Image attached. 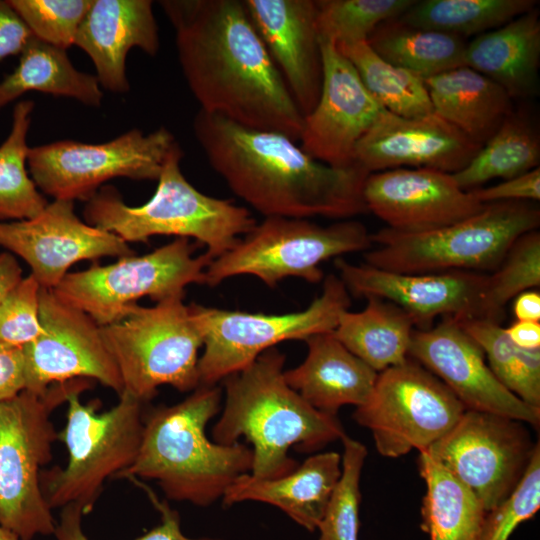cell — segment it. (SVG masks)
Listing matches in <instances>:
<instances>
[{"instance_id":"obj_1","label":"cell","mask_w":540,"mask_h":540,"mask_svg":"<svg viewBox=\"0 0 540 540\" xmlns=\"http://www.w3.org/2000/svg\"><path fill=\"white\" fill-rule=\"evenodd\" d=\"M179 63L200 110L299 140L304 116L244 1L164 0Z\"/></svg>"},{"instance_id":"obj_2","label":"cell","mask_w":540,"mask_h":540,"mask_svg":"<svg viewBox=\"0 0 540 540\" xmlns=\"http://www.w3.org/2000/svg\"><path fill=\"white\" fill-rule=\"evenodd\" d=\"M196 140L230 190L265 217L349 219L368 212L358 164L338 168L314 159L290 137L247 128L199 110Z\"/></svg>"},{"instance_id":"obj_3","label":"cell","mask_w":540,"mask_h":540,"mask_svg":"<svg viewBox=\"0 0 540 540\" xmlns=\"http://www.w3.org/2000/svg\"><path fill=\"white\" fill-rule=\"evenodd\" d=\"M284 364L285 355L273 347L223 379L225 404L213 441L230 445L245 437L253 446L249 473L257 478H278L295 469L292 447L312 452L345 435L336 416L316 410L287 384Z\"/></svg>"},{"instance_id":"obj_4","label":"cell","mask_w":540,"mask_h":540,"mask_svg":"<svg viewBox=\"0 0 540 540\" xmlns=\"http://www.w3.org/2000/svg\"><path fill=\"white\" fill-rule=\"evenodd\" d=\"M220 403L219 387L199 385L185 400L153 409L144 417L135 460L116 478L156 480L168 499L197 506L222 498L237 477L251 471L253 451L207 437Z\"/></svg>"},{"instance_id":"obj_5","label":"cell","mask_w":540,"mask_h":540,"mask_svg":"<svg viewBox=\"0 0 540 540\" xmlns=\"http://www.w3.org/2000/svg\"><path fill=\"white\" fill-rule=\"evenodd\" d=\"M178 146L167 158L153 196L140 206L127 205L116 188L99 189L84 208L87 223L109 231L126 243L148 242L156 235L194 238L215 259L257 224L250 211L231 200L197 190L183 175Z\"/></svg>"},{"instance_id":"obj_6","label":"cell","mask_w":540,"mask_h":540,"mask_svg":"<svg viewBox=\"0 0 540 540\" xmlns=\"http://www.w3.org/2000/svg\"><path fill=\"white\" fill-rule=\"evenodd\" d=\"M539 225L540 211L533 202L488 203L478 213L434 230L383 228L371 234L377 245L365 253V264L410 274L493 272L515 240Z\"/></svg>"},{"instance_id":"obj_7","label":"cell","mask_w":540,"mask_h":540,"mask_svg":"<svg viewBox=\"0 0 540 540\" xmlns=\"http://www.w3.org/2000/svg\"><path fill=\"white\" fill-rule=\"evenodd\" d=\"M91 386L92 380L78 378L53 384L43 394L23 390L0 403V525L20 540L55 533L41 484V468L57 440L50 414L72 393Z\"/></svg>"},{"instance_id":"obj_8","label":"cell","mask_w":540,"mask_h":540,"mask_svg":"<svg viewBox=\"0 0 540 540\" xmlns=\"http://www.w3.org/2000/svg\"><path fill=\"white\" fill-rule=\"evenodd\" d=\"M183 299L184 295L175 296L151 307L136 304L121 320L101 327L121 377L122 393L144 403L162 385L180 392L199 386L198 351L203 337Z\"/></svg>"},{"instance_id":"obj_9","label":"cell","mask_w":540,"mask_h":540,"mask_svg":"<svg viewBox=\"0 0 540 540\" xmlns=\"http://www.w3.org/2000/svg\"><path fill=\"white\" fill-rule=\"evenodd\" d=\"M82 392L68 399L66 424L57 432L68 460L64 468L41 473V484L50 508L77 504L90 512L104 482L117 477L135 460L141 443L143 403L127 393L111 409L97 413L95 402L83 404Z\"/></svg>"},{"instance_id":"obj_10","label":"cell","mask_w":540,"mask_h":540,"mask_svg":"<svg viewBox=\"0 0 540 540\" xmlns=\"http://www.w3.org/2000/svg\"><path fill=\"white\" fill-rule=\"evenodd\" d=\"M373 244L361 222L342 220L322 226L304 218L265 217L205 270L204 285L215 287L237 275H252L268 287L288 277L309 283L324 278L320 264Z\"/></svg>"},{"instance_id":"obj_11","label":"cell","mask_w":540,"mask_h":540,"mask_svg":"<svg viewBox=\"0 0 540 540\" xmlns=\"http://www.w3.org/2000/svg\"><path fill=\"white\" fill-rule=\"evenodd\" d=\"M350 305V293L334 274L324 277L321 295L297 312L264 314L189 305L203 337L199 385H216L280 342L305 341L333 331Z\"/></svg>"},{"instance_id":"obj_12","label":"cell","mask_w":540,"mask_h":540,"mask_svg":"<svg viewBox=\"0 0 540 540\" xmlns=\"http://www.w3.org/2000/svg\"><path fill=\"white\" fill-rule=\"evenodd\" d=\"M194 250L189 239L176 238L142 256L68 273L52 290L99 326H107L125 317L142 297L159 302L184 295L192 283L204 284L212 260L205 253L194 256Z\"/></svg>"},{"instance_id":"obj_13","label":"cell","mask_w":540,"mask_h":540,"mask_svg":"<svg viewBox=\"0 0 540 540\" xmlns=\"http://www.w3.org/2000/svg\"><path fill=\"white\" fill-rule=\"evenodd\" d=\"M178 146L165 127L147 135L131 129L100 144L66 139L29 147L27 167L42 193L54 199L88 201L103 183L116 177L158 180Z\"/></svg>"},{"instance_id":"obj_14","label":"cell","mask_w":540,"mask_h":540,"mask_svg":"<svg viewBox=\"0 0 540 540\" xmlns=\"http://www.w3.org/2000/svg\"><path fill=\"white\" fill-rule=\"evenodd\" d=\"M465 408L431 372L408 358L378 373L369 398L353 418L372 433L387 458L426 450L460 419Z\"/></svg>"},{"instance_id":"obj_15","label":"cell","mask_w":540,"mask_h":540,"mask_svg":"<svg viewBox=\"0 0 540 540\" xmlns=\"http://www.w3.org/2000/svg\"><path fill=\"white\" fill-rule=\"evenodd\" d=\"M538 443L531 441L524 422L465 410L445 435L422 451L461 481L490 512L516 488Z\"/></svg>"},{"instance_id":"obj_16","label":"cell","mask_w":540,"mask_h":540,"mask_svg":"<svg viewBox=\"0 0 540 540\" xmlns=\"http://www.w3.org/2000/svg\"><path fill=\"white\" fill-rule=\"evenodd\" d=\"M40 320L42 333L22 348L25 390L43 394L53 384L85 378L122 393L101 326L88 314L62 301L52 289L41 288Z\"/></svg>"},{"instance_id":"obj_17","label":"cell","mask_w":540,"mask_h":540,"mask_svg":"<svg viewBox=\"0 0 540 540\" xmlns=\"http://www.w3.org/2000/svg\"><path fill=\"white\" fill-rule=\"evenodd\" d=\"M0 246L21 257L44 289H55L80 261L134 255L117 235L82 221L74 201L62 199L32 219L0 221Z\"/></svg>"},{"instance_id":"obj_18","label":"cell","mask_w":540,"mask_h":540,"mask_svg":"<svg viewBox=\"0 0 540 540\" xmlns=\"http://www.w3.org/2000/svg\"><path fill=\"white\" fill-rule=\"evenodd\" d=\"M408 355L435 375L465 410L539 426L540 408L523 402L496 378L458 319L446 317L428 329H414Z\"/></svg>"},{"instance_id":"obj_19","label":"cell","mask_w":540,"mask_h":540,"mask_svg":"<svg viewBox=\"0 0 540 540\" xmlns=\"http://www.w3.org/2000/svg\"><path fill=\"white\" fill-rule=\"evenodd\" d=\"M320 40V39H319ZM323 78L319 99L304 117L301 148L314 159L344 168L357 164L358 142L385 110L335 44L320 40Z\"/></svg>"},{"instance_id":"obj_20","label":"cell","mask_w":540,"mask_h":540,"mask_svg":"<svg viewBox=\"0 0 540 540\" xmlns=\"http://www.w3.org/2000/svg\"><path fill=\"white\" fill-rule=\"evenodd\" d=\"M340 279L356 297H378L400 307L417 329L433 326L436 317L482 318L488 274L471 271L410 274L355 265L335 259Z\"/></svg>"},{"instance_id":"obj_21","label":"cell","mask_w":540,"mask_h":540,"mask_svg":"<svg viewBox=\"0 0 540 540\" xmlns=\"http://www.w3.org/2000/svg\"><path fill=\"white\" fill-rule=\"evenodd\" d=\"M363 199L372 212L399 232L434 230L482 210L470 191L461 189L452 174L429 168H396L370 173Z\"/></svg>"},{"instance_id":"obj_22","label":"cell","mask_w":540,"mask_h":540,"mask_svg":"<svg viewBox=\"0 0 540 540\" xmlns=\"http://www.w3.org/2000/svg\"><path fill=\"white\" fill-rule=\"evenodd\" d=\"M481 146L432 112L405 118L383 110L358 142L355 162L369 174L396 168H429L453 174Z\"/></svg>"},{"instance_id":"obj_23","label":"cell","mask_w":540,"mask_h":540,"mask_svg":"<svg viewBox=\"0 0 540 540\" xmlns=\"http://www.w3.org/2000/svg\"><path fill=\"white\" fill-rule=\"evenodd\" d=\"M250 19L305 117L320 96L323 66L312 0H244Z\"/></svg>"},{"instance_id":"obj_24","label":"cell","mask_w":540,"mask_h":540,"mask_svg":"<svg viewBox=\"0 0 540 540\" xmlns=\"http://www.w3.org/2000/svg\"><path fill=\"white\" fill-rule=\"evenodd\" d=\"M150 0H92L74 45L92 60L96 78L104 89L129 91L126 58L137 47L150 56L159 50V34Z\"/></svg>"},{"instance_id":"obj_25","label":"cell","mask_w":540,"mask_h":540,"mask_svg":"<svg viewBox=\"0 0 540 540\" xmlns=\"http://www.w3.org/2000/svg\"><path fill=\"white\" fill-rule=\"evenodd\" d=\"M305 342L304 361L284 370L287 384L313 408L333 416L344 405L365 403L378 373L351 353L333 331L312 335Z\"/></svg>"},{"instance_id":"obj_26","label":"cell","mask_w":540,"mask_h":540,"mask_svg":"<svg viewBox=\"0 0 540 540\" xmlns=\"http://www.w3.org/2000/svg\"><path fill=\"white\" fill-rule=\"evenodd\" d=\"M340 476V454L333 451L318 453L278 478H257L250 473L240 475L225 491L223 504L267 503L312 532L318 528Z\"/></svg>"},{"instance_id":"obj_27","label":"cell","mask_w":540,"mask_h":540,"mask_svg":"<svg viewBox=\"0 0 540 540\" xmlns=\"http://www.w3.org/2000/svg\"><path fill=\"white\" fill-rule=\"evenodd\" d=\"M465 65L500 85L512 99L535 95L540 65L538 10L475 36L466 43Z\"/></svg>"},{"instance_id":"obj_28","label":"cell","mask_w":540,"mask_h":540,"mask_svg":"<svg viewBox=\"0 0 540 540\" xmlns=\"http://www.w3.org/2000/svg\"><path fill=\"white\" fill-rule=\"evenodd\" d=\"M433 112L482 146L513 110L493 80L464 65L424 79Z\"/></svg>"},{"instance_id":"obj_29","label":"cell","mask_w":540,"mask_h":540,"mask_svg":"<svg viewBox=\"0 0 540 540\" xmlns=\"http://www.w3.org/2000/svg\"><path fill=\"white\" fill-rule=\"evenodd\" d=\"M362 311H344L335 337L377 373L409 358L414 321L400 307L382 298L366 297Z\"/></svg>"},{"instance_id":"obj_30","label":"cell","mask_w":540,"mask_h":540,"mask_svg":"<svg viewBox=\"0 0 540 540\" xmlns=\"http://www.w3.org/2000/svg\"><path fill=\"white\" fill-rule=\"evenodd\" d=\"M66 51L32 36L18 66L0 81V110L30 91L101 106L103 93L96 76L77 70Z\"/></svg>"},{"instance_id":"obj_31","label":"cell","mask_w":540,"mask_h":540,"mask_svg":"<svg viewBox=\"0 0 540 540\" xmlns=\"http://www.w3.org/2000/svg\"><path fill=\"white\" fill-rule=\"evenodd\" d=\"M417 463L426 485L421 528L429 540H480L488 512L477 497L425 451Z\"/></svg>"},{"instance_id":"obj_32","label":"cell","mask_w":540,"mask_h":540,"mask_svg":"<svg viewBox=\"0 0 540 540\" xmlns=\"http://www.w3.org/2000/svg\"><path fill=\"white\" fill-rule=\"evenodd\" d=\"M369 46L387 62L426 79L465 65L460 37L390 19L369 35Z\"/></svg>"},{"instance_id":"obj_33","label":"cell","mask_w":540,"mask_h":540,"mask_svg":"<svg viewBox=\"0 0 540 540\" xmlns=\"http://www.w3.org/2000/svg\"><path fill=\"white\" fill-rule=\"evenodd\" d=\"M540 139L527 115L512 110L461 170L452 174L465 191L490 180L510 179L539 167Z\"/></svg>"},{"instance_id":"obj_34","label":"cell","mask_w":540,"mask_h":540,"mask_svg":"<svg viewBox=\"0 0 540 540\" xmlns=\"http://www.w3.org/2000/svg\"><path fill=\"white\" fill-rule=\"evenodd\" d=\"M535 0H423L400 17L402 22L463 37L496 29L536 8Z\"/></svg>"},{"instance_id":"obj_35","label":"cell","mask_w":540,"mask_h":540,"mask_svg":"<svg viewBox=\"0 0 540 540\" xmlns=\"http://www.w3.org/2000/svg\"><path fill=\"white\" fill-rule=\"evenodd\" d=\"M349 60L372 97L388 112L414 118L433 112L424 79L381 58L360 41L335 45Z\"/></svg>"},{"instance_id":"obj_36","label":"cell","mask_w":540,"mask_h":540,"mask_svg":"<svg viewBox=\"0 0 540 540\" xmlns=\"http://www.w3.org/2000/svg\"><path fill=\"white\" fill-rule=\"evenodd\" d=\"M33 109L31 100L16 103L10 133L0 145L1 222L32 219L48 205L27 167V135Z\"/></svg>"},{"instance_id":"obj_37","label":"cell","mask_w":540,"mask_h":540,"mask_svg":"<svg viewBox=\"0 0 540 540\" xmlns=\"http://www.w3.org/2000/svg\"><path fill=\"white\" fill-rule=\"evenodd\" d=\"M459 322L482 349L496 378L523 402L540 408V349L517 347L501 323L483 318Z\"/></svg>"},{"instance_id":"obj_38","label":"cell","mask_w":540,"mask_h":540,"mask_svg":"<svg viewBox=\"0 0 540 540\" xmlns=\"http://www.w3.org/2000/svg\"><path fill=\"white\" fill-rule=\"evenodd\" d=\"M319 39L335 45L367 41L381 23L400 17L415 0H317Z\"/></svg>"},{"instance_id":"obj_39","label":"cell","mask_w":540,"mask_h":540,"mask_svg":"<svg viewBox=\"0 0 540 540\" xmlns=\"http://www.w3.org/2000/svg\"><path fill=\"white\" fill-rule=\"evenodd\" d=\"M540 285V233L518 237L500 265L487 276L482 318L501 323L504 307L518 294Z\"/></svg>"},{"instance_id":"obj_40","label":"cell","mask_w":540,"mask_h":540,"mask_svg":"<svg viewBox=\"0 0 540 540\" xmlns=\"http://www.w3.org/2000/svg\"><path fill=\"white\" fill-rule=\"evenodd\" d=\"M341 441V476L318 525L319 540H358L360 477L367 449L346 434Z\"/></svg>"},{"instance_id":"obj_41","label":"cell","mask_w":540,"mask_h":540,"mask_svg":"<svg viewBox=\"0 0 540 540\" xmlns=\"http://www.w3.org/2000/svg\"><path fill=\"white\" fill-rule=\"evenodd\" d=\"M33 36L67 50L92 0H8Z\"/></svg>"},{"instance_id":"obj_42","label":"cell","mask_w":540,"mask_h":540,"mask_svg":"<svg viewBox=\"0 0 540 540\" xmlns=\"http://www.w3.org/2000/svg\"><path fill=\"white\" fill-rule=\"evenodd\" d=\"M540 508V446L513 492L488 512L480 540H508L514 530Z\"/></svg>"},{"instance_id":"obj_43","label":"cell","mask_w":540,"mask_h":540,"mask_svg":"<svg viewBox=\"0 0 540 540\" xmlns=\"http://www.w3.org/2000/svg\"><path fill=\"white\" fill-rule=\"evenodd\" d=\"M40 290L30 274L23 277L0 302V343L23 348L42 333Z\"/></svg>"},{"instance_id":"obj_44","label":"cell","mask_w":540,"mask_h":540,"mask_svg":"<svg viewBox=\"0 0 540 540\" xmlns=\"http://www.w3.org/2000/svg\"><path fill=\"white\" fill-rule=\"evenodd\" d=\"M152 501L162 515L161 523L148 533L135 540H221L213 538L193 539L185 536L180 527V518L176 511L167 504L157 501L149 493ZM82 506L70 504L63 507L60 523L56 525L55 535L58 540H89L81 529Z\"/></svg>"},{"instance_id":"obj_45","label":"cell","mask_w":540,"mask_h":540,"mask_svg":"<svg viewBox=\"0 0 540 540\" xmlns=\"http://www.w3.org/2000/svg\"><path fill=\"white\" fill-rule=\"evenodd\" d=\"M470 192L482 204L516 201L535 203L540 200V168Z\"/></svg>"},{"instance_id":"obj_46","label":"cell","mask_w":540,"mask_h":540,"mask_svg":"<svg viewBox=\"0 0 540 540\" xmlns=\"http://www.w3.org/2000/svg\"><path fill=\"white\" fill-rule=\"evenodd\" d=\"M32 36L8 0H0V62L9 56L20 55Z\"/></svg>"},{"instance_id":"obj_47","label":"cell","mask_w":540,"mask_h":540,"mask_svg":"<svg viewBox=\"0 0 540 540\" xmlns=\"http://www.w3.org/2000/svg\"><path fill=\"white\" fill-rule=\"evenodd\" d=\"M25 390L23 349L0 343V403Z\"/></svg>"},{"instance_id":"obj_48","label":"cell","mask_w":540,"mask_h":540,"mask_svg":"<svg viewBox=\"0 0 540 540\" xmlns=\"http://www.w3.org/2000/svg\"><path fill=\"white\" fill-rule=\"evenodd\" d=\"M511 342L522 349H540V322L515 321L505 328Z\"/></svg>"},{"instance_id":"obj_49","label":"cell","mask_w":540,"mask_h":540,"mask_svg":"<svg viewBox=\"0 0 540 540\" xmlns=\"http://www.w3.org/2000/svg\"><path fill=\"white\" fill-rule=\"evenodd\" d=\"M513 312L517 321L539 322L540 294L538 291L527 290L515 297Z\"/></svg>"},{"instance_id":"obj_50","label":"cell","mask_w":540,"mask_h":540,"mask_svg":"<svg viewBox=\"0 0 540 540\" xmlns=\"http://www.w3.org/2000/svg\"><path fill=\"white\" fill-rule=\"evenodd\" d=\"M22 278L16 258L9 252L0 253V302Z\"/></svg>"},{"instance_id":"obj_51","label":"cell","mask_w":540,"mask_h":540,"mask_svg":"<svg viewBox=\"0 0 540 540\" xmlns=\"http://www.w3.org/2000/svg\"><path fill=\"white\" fill-rule=\"evenodd\" d=\"M0 540H20V538L10 530L0 525Z\"/></svg>"}]
</instances>
